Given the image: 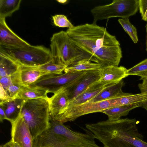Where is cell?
<instances>
[{
  "instance_id": "obj_22",
  "label": "cell",
  "mask_w": 147,
  "mask_h": 147,
  "mask_svg": "<svg viewBox=\"0 0 147 147\" xmlns=\"http://www.w3.org/2000/svg\"><path fill=\"white\" fill-rule=\"evenodd\" d=\"M105 87L98 88L90 86L84 92L69 101L68 106L79 105L88 101L98 94Z\"/></svg>"
},
{
  "instance_id": "obj_25",
  "label": "cell",
  "mask_w": 147,
  "mask_h": 147,
  "mask_svg": "<svg viewBox=\"0 0 147 147\" xmlns=\"http://www.w3.org/2000/svg\"><path fill=\"white\" fill-rule=\"evenodd\" d=\"M118 21L124 30L129 35L135 43L138 41L137 29L129 22V18L119 19Z\"/></svg>"
},
{
  "instance_id": "obj_15",
  "label": "cell",
  "mask_w": 147,
  "mask_h": 147,
  "mask_svg": "<svg viewBox=\"0 0 147 147\" xmlns=\"http://www.w3.org/2000/svg\"><path fill=\"white\" fill-rule=\"evenodd\" d=\"M100 70L87 71L77 84L67 89L69 92V102L98 80L100 77Z\"/></svg>"
},
{
  "instance_id": "obj_40",
  "label": "cell",
  "mask_w": 147,
  "mask_h": 147,
  "mask_svg": "<svg viewBox=\"0 0 147 147\" xmlns=\"http://www.w3.org/2000/svg\"><path fill=\"white\" fill-rule=\"evenodd\" d=\"M144 77H147V75L145 77H142V78H144Z\"/></svg>"
},
{
  "instance_id": "obj_27",
  "label": "cell",
  "mask_w": 147,
  "mask_h": 147,
  "mask_svg": "<svg viewBox=\"0 0 147 147\" xmlns=\"http://www.w3.org/2000/svg\"><path fill=\"white\" fill-rule=\"evenodd\" d=\"M52 19L54 24L56 26L68 28H72L74 26L64 15H55L52 16Z\"/></svg>"
},
{
  "instance_id": "obj_41",
  "label": "cell",
  "mask_w": 147,
  "mask_h": 147,
  "mask_svg": "<svg viewBox=\"0 0 147 147\" xmlns=\"http://www.w3.org/2000/svg\"><path fill=\"white\" fill-rule=\"evenodd\" d=\"M146 51L147 52V51Z\"/></svg>"
},
{
  "instance_id": "obj_37",
  "label": "cell",
  "mask_w": 147,
  "mask_h": 147,
  "mask_svg": "<svg viewBox=\"0 0 147 147\" xmlns=\"http://www.w3.org/2000/svg\"><path fill=\"white\" fill-rule=\"evenodd\" d=\"M57 1L59 2L62 3H65L66 2L68 1L67 0H57Z\"/></svg>"
},
{
  "instance_id": "obj_9",
  "label": "cell",
  "mask_w": 147,
  "mask_h": 147,
  "mask_svg": "<svg viewBox=\"0 0 147 147\" xmlns=\"http://www.w3.org/2000/svg\"><path fill=\"white\" fill-rule=\"evenodd\" d=\"M117 96L110 99L96 102H88L68 106L55 119L62 123L73 121L78 118L88 114L100 112L102 111L118 107Z\"/></svg>"
},
{
  "instance_id": "obj_26",
  "label": "cell",
  "mask_w": 147,
  "mask_h": 147,
  "mask_svg": "<svg viewBox=\"0 0 147 147\" xmlns=\"http://www.w3.org/2000/svg\"><path fill=\"white\" fill-rule=\"evenodd\" d=\"M129 75H136L141 78L147 75V58L127 69Z\"/></svg>"
},
{
  "instance_id": "obj_2",
  "label": "cell",
  "mask_w": 147,
  "mask_h": 147,
  "mask_svg": "<svg viewBox=\"0 0 147 147\" xmlns=\"http://www.w3.org/2000/svg\"><path fill=\"white\" fill-rule=\"evenodd\" d=\"M104 147H147L139 132L135 119H107L85 125Z\"/></svg>"
},
{
  "instance_id": "obj_1",
  "label": "cell",
  "mask_w": 147,
  "mask_h": 147,
  "mask_svg": "<svg viewBox=\"0 0 147 147\" xmlns=\"http://www.w3.org/2000/svg\"><path fill=\"white\" fill-rule=\"evenodd\" d=\"M66 32L79 49L102 67L118 66L122 57L120 44L105 27L87 23L68 28Z\"/></svg>"
},
{
  "instance_id": "obj_19",
  "label": "cell",
  "mask_w": 147,
  "mask_h": 147,
  "mask_svg": "<svg viewBox=\"0 0 147 147\" xmlns=\"http://www.w3.org/2000/svg\"><path fill=\"white\" fill-rule=\"evenodd\" d=\"M20 66L11 59L0 53V78L12 76Z\"/></svg>"
},
{
  "instance_id": "obj_30",
  "label": "cell",
  "mask_w": 147,
  "mask_h": 147,
  "mask_svg": "<svg viewBox=\"0 0 147 147\" xmlns=\"http://www.w3.org/2000/svg\"><path fill=\"white\" fill-rule=\"evenodd\" d=\"M12 99L7 92L5 90L1 84H0V102L8 101Z\"/></svg>"
},
{
  "instance_id": "obj_20",
  "label": "cell",
  "mask_w": 147,
  "mask_h": 147,
  "mask_svg": "<svg viewBox=\"0 0 147 147\" xmlns=\"http://www.w3.org/2000/svg\"><path fill=\"white\" fill-rule=\"evenodd\" d=\"M88 60H83L66 67L65 73L68 72H87L99 70L102 67L100 64Z\"/></svg>"
},
{
  "instance_id": "obj_12",
  "label": "cell",
  "mask_w": 147,
  "mask_h": 147,
  "mask_svg": "<svg viewBox=\"0 0 147 147\" xmlns=\"http://www.w3.org/2000/svg\"><path fill=\"white\" fill-rule=\"evenodd\" d=\"M48 73L32 67L20 66L18 71L11 76L13 83L21 86H28L41 77Z\"/></svg>"
},
{
  "instance_id": "obj_23",
  "label": "cell",
  "mask_w": 147,
  "mask_h": 147,
  "mask_svg": "<svg viewBox=\"0 0 147 147\" xmlns=\"http://www.w3.org/2000/svg\"><path fill=\"white\" fill-rule=\"evenodd\" d=\"M21 0H0V18L11 16L19 9Z\"/></svg>"
},
{
  "instance_id": "obj_14",
  "label": "cell",
  "mask_w": 147,
  "mask_h": 147,
  "mask_svg": "<svg viewBox=\"0 0 147 147\" xmlns=\"http://www.w3.org/2000/svg\"><path fill=\"white\" fill-rule=\"evenodd\" d=\"M50 115L53 118L62 113L69 105V92L63 88L58 91L48 100Z\"/></svg>"
},
{
  "instance_id": "obj_39",
  "label": "cell",
  "mask_w": 147,
  "mask_h": 147,
  "mask_svg": "<svg viewBox=\"0 0 147 147\" xmlns=\"http://www.w3.org/2000/svg\"><path fill=\"white\" fill-rule=\"evenodd\" d=\"M145 28H146V29H147V24H146L145 26Z\"/></svg>"
},
{
  "instance_id": "obj_8",
  "label": "cell",
  "mask_w": 147,
  "mask_h": 147,
  "mask_svg": "<svg viewBox=\"0 0 147 147\" xmlns=\"http://www.w3.org/2000/svg\"><path fill=\"white\" fill-rule=\"evenodd\" d=\"M86 72H68L59 75H45L28 87L54 94L63 88L68 89L72 87Z\"/></svg>"
},
{
  "instance_id": "obj_10",
  "label": "cell",
  "mask_w": 147,
  "mask_h": 147,
  "mask_svg": "<svg viewBox=\"0 0 147 147\" xmlns=\"http://www.w3.org/2000/svg\"><path fill=\"white\" fill-rule=\"evenodd\" d=\"M100 71L99 79L92 85L98 87H104L119 82L128 76L127 69L122 66L110 65L102 67Z\"/></svg>"
},
{
  "instance_id": "obj_38",
  "label": "cell",
  "mask_w": 147,
  "mask_h": 147,
  "mask_svg": "<svg viewBox=\"0 0 147 147\" xmlns=\"http://www.w3.org/2000/svg\"><path fill=\"white\" fill-rule=\"evenodd\" d=\"M146 32H147V40H146V51H147V29H146Z\"/></svg>"
},
{
  "instance_id": "obj_34",
  "label": "cell",
  "mask_w": 147,
  "mask_h": 147,
  "mask_svg": "<svg viewBox=\"0 0 147 147\" xmlns=\"http://www.w3.org/2000/svg\"><path fill=\"white\" fill-rule=\"evenodd\" d=\"M140 80H143L142 84L144 86L147 88V77L141 78Z\"/></svg>"
},
{
  "instance_id": "obj_7",
  "label": "cell",
  "mask_w": 147,
  "mask_h": 147,
  "mask_svg": "<svg viewBox=\"0 0 147 147\" xmlns=\"http://www.w3.org/2000/svg\"><path fill=\"white\" fill-rule=\"evenodd\" d=\"M138 0H113L111 3L96 6L91 10L93 23L99 20L114 17L129 18L135 14L139 8Z\"/></svg>"
},
{
  "instance_id": "obj_29",
  "label": "cell",
  "mask_w": 147,
  "mask_h": 147,
  "mask_svg": "<svg viewBox=\"0 0 147 147\" xmlns=\"http://www.w3.org/2000/svg\"><path fill=\"white\" fill-rule=\"evenodd\" d=\"M13 83L11 76L0 78V84L7 92L9 86Z\"/></svg>"
},
{
  "instance_id": "obj_16",
  "label": "cell",
  "mask_w": 147,
  "mask_h": 147,
  "mask_svg": "<svg viewBox=\"0 0 147 147\" xmlns=\"http://www.w3.org/2000/svg\"><path fill=\"white\" fill-rule=\"evenodd\" d=\"M24 100L16 98L0 102L5 111L7 120L11 123L16 120L20 115L21 109Z\"/></svg>"
},
{
  "instance_id": "obj_6",
  "label": "cell",
  "mask_w": 147,
  "mask_h": 147,
  "mask_svg": "<svg viewBox=\"0 0 147 147\" xmlns=\"http://www.w3.org/2000/svg\"><path fill=\"white\" fill-rule=\"evenodd\" d=\"M0 53L22 66L37 67L52 61L50 49L41 45L19 48L0 46Z\"/></svg>"
},
{
  "instance_id": "obj_13",
  "label": "cell",
  "mask_w": 147,
  "mask_h": 147,
  "mask_svg": "<svg viewBox=\"0 0 147 147\" xmlns=\"http://www.w3.org/2000/svg\"><path fill=\"white\" fill-rule=\"evenodd\" d=\"M30 45L12 31L7 25L5 18H0V46L19 48Z\"/></svg>"
},
{
  "instance_id": "obj_36",
  "label": "cell",
  "mask_w": 147,
  "mask_h": 147,
  "mask_svg": "<svg viewBox=\"0 0 147 147\" xmlns=\"http://www.w3.org/2000/svg\"><path fill=\"white\" fill-rule=\"evenodd\" d=\"M142 17V19L145 21H147V9L146 11L144 16Z\"/></svg>"
},
{
  "instance_id": "obj_32",
  "label": "cell",
  "mask_w": 147,
  "mask_h": 147,
  "mask_svg": "<svg viewBox=\"0 0 147 147\" xmlns=\"http://www.w3.org/2000/svg\"><path fill=\"white\" fill-rule=\"evenodd\" d=\"M138 86L141 93H147V88L144 86L142 83L139 84ZM140 107L145 109L147 111V100L142 103Z\"/></svg>"
},
{
  "instance_id": "obj_24",
  "label": "cell",
  "mask_w": 147,
  "mask_h": 147,
  "mask_svg": "<svg viewBox=\"0 0 147 147\" xmlns=\"http://www.w3.org/2000/svg\"><path fill=\"white\" fill-rule=\"evenodd\" d=\"M49 74H61L67 67L66 66L53 63L52 61L40 66L32 67Z\"/></svg>"
},
{
  "instance_id": "obj_5",
  "label": "cell",
  "mask_w": 147,
  "mask_h": 147,
  "mask_svg": "<svg viewBox=\"0 0 147 147\" xmlns=\"http://www.w3.org/2000/svg\"><path fill=\"white\" fill-rule=\"evenodd\" d=\"M20 115L33 139L50 127L49 105L47 100L36 98L24 100Z\"/></svg>"
},
{
  "instance_id": "obj_28",
  "label": "cell",
  "mask_w": 147,
  "mask_h": 147,
  "mask_svg": "<svg viewBox=\"0 0 147 147\" xmlns=\"http://www.w3.org/2000/svg\"><path fill=\"white\" fill-rule=\"evenodd\" d=\"M21 87L20 85L13 83L9 86L7 92L12 98H16Z\"/></svg>"
},
{
  "instance_id": "obj_17",
  "label": "cell",
  "mask_w": 147,
  "mask_h": 147,
  "mask_svg": "<svg viewBox=\"0 0 147 147\" xmlns=\"http://www.w3.org/2000/svg\"><path fill=\"white\" fill-rule=\"evenodd\" d=\"M124 85V82L122 80L106 86L98 94L87 102H98L113 98L123 92L122 88Z\"/></svg>"
},
{
  "instance_id": "obj_21",
  "label": "cell",
  "mask_w": 147,
  "mask_h": 147,
  "mask_svg": "<svg viewBox=\"0 0 147 147\" xmlns=\"http://www.w3.org/2000/svg\"><path fill=\"white\" fill-rule=\"evenodd\" d=\"M47 94L46 91L36 88L22 86L17 98L23 100L36 98H42L48 100L49 98Z\"/></svg>"
},
{
  "instance_id": "obj_3",
  "label": "cell",
  "mask_w": 147,
  "mask_h": 147,
  "mask_svg": "<svg viewBox=\"0 0 147 147\" xmlns=\"http://www.w3.org/2000/svg\"><path fill=\"white\" fill-rule=\"evenodd\" d=\"M50 127L33 139L32 147H104L98 145L93 134L74 131L50 115Z\"/></svg>"
},
{
  "instance_id": "obj_11",
  "label": "cell",
  "mask_w": 147,
  "mask_h": 147,
  "mask_svg": "<svg viewBox=\"0 0 147 147\" xmlns=\"http://www.w3.org/2000/svg\"><path fill=\"white\" fill-rule=\"evenodd\" d=\"M11 123V140L21 147H32L33 139L22 117L20 115L16 120Z\"/></svg>"
},
{
  "instance_id": "obj_33",
  "label": "cell",
  "mask_w": 147,
  "mask_h": 147,
  "mask_svg": "<svg viewBox=\"0 0 147 147\" xmlns=\"http://www.w3.org/2000/svg\"><path fill=\"white\" fill-rule=\"evenodd\" d=\"M7 120L6 115L2 106L0 105V121L3 122L4 120Z\"/></svg>"
},
{
  "instance_id": "obj_18",
  "label": "cell",
  "mask_w": 147,
  "mask_h": 147,
  "mask_svg": "<svg viewBox=\"0 0 147 147\" xmlns=\"http://www.w3.org/2000/svg\"><path fill=\"white\" fill-rule=\"evenodd\" d=\"M142 102L122 106L115 107L102 111V113L106 115L108 120L115 121L121 119V117L127 115L132 110L141 106Z\"/></svg>"
},
{
  "instance_id": "obj_4",
  "label": "cell",
  "mask_w": 147,
  "mask_h": 147,
  "mask_svg": "<svg viewBox=\"0 0 147 147\" xmlns=\"http://www.w3.org/2000/svg\"><path fill=\"white\" fill-rule=\"evenodd\" d=\"M50 47L52 61L54 63L67 67L83 60L97 63L92 56L77 47L66 31H61L53 34Z\"/></svg>"
},
{
  "instance_id": "obj_31",
  "label": "cell",
  "mask_w": 147,
  "mask_h": 147,
  "mask_svg": "<svg viewBox=\"0 0 147 147\" xmlns=\"http://www.w3.org/2000/svg\"><path fill=\"white\" fill-rule=\"evenodd\" d=\"M138 7L142 17L147 9V0H139Z\"/></svg>"
},
{
  "instance_id": "obj_35",
  "label": "cell",
  "mask_w": 147,
  "mask_h": 147,
  "mask_svg": "<svg viewBox=\"0 0 147 147\" xmlns=\"http://www.w3.org/2000/svg\"><path fill=\"white\" fill-rule=\"evenodd\" d=\"M0 147H12L10 141L5 144L1 145Z\"/></svg>"
}]
</instances>
